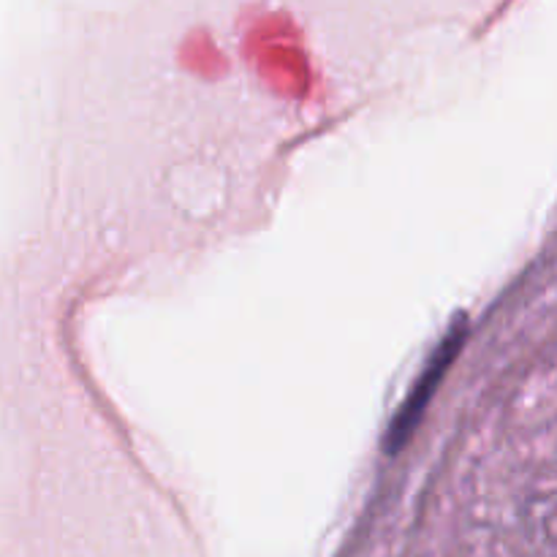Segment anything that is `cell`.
<instances>
[{
  "label": "cell",
  "mask_w": 557,
  "mask_h": 557,
  "mask_svg": "<svg viewBox=\"0 0 557 557\" xmlns=\"http://www.w3.org/2000/svg\"><path fill=\"white\" fill-rule=\"evenodd\" d=\"M466 332H468L466 321H462V319L455 321V324H451V330L446 332V335L441 337L438 346L433 348L428 364L422 368L419 379L413 381L411 392H408L406 400L400 403L397 413L392 417L389 430H386L384 446H386V451H389V455H397V451H400L403 446H406L408 441L413 438L417 428L422 424L424 411H428L430 400L435 397L441 381L446 379L449 368L455 364L457 354H460L462 341H466Z\"/></svg>",
  "instance_id": "obj_1"
}]
</instances>
